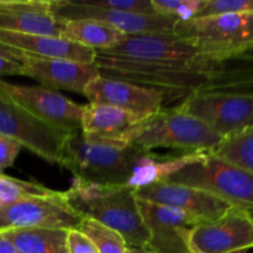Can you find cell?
<instances>
[{
    "label": "cell",
    "mask_w": 253,
    "mask_h": 253,
    "mask_svg": "<svg viewBox=\"0 0 253 253\" xmlns=\"http://www.w3.org/2000/svg\"><path fill=\"white\" fill-rule=\"evenodd\" d=\"M52 12L66 21L91 20L109 25L123 34L131 35H173L177 20L160 14L119 11L93 6L86 1L52 0Z\"/></svg>",
    "instance_id": "9"
},
{
    "label": "cell",
    "mask_w": 253,
    "mask_h": 253,
    "mask_svg": "<svg viewBox=\"0 0 253 253\" xmlns=\"http://www.w3.org/2000/svg\"><path fill=\"white\" fill-rule=\"evenodd\" d=\"M67 204L81 217H89L118 231L127 247H145L150 235L141 216L135 189L73 179L63 192Z\"/></svg>",
    "instance_id": "1"
},
{
    "label": "cell",
    "mask_w": 253,
    "mask_h": 253,
    "mask_svg": "<svg viewBox=\"0 0 253 253\" xmlns=\"http://www.w3.org/2000/svg\"><path fill=\"white\" fill-rule=\"evenodd\" d=\"M125 253H153L148 250L143 249V247H127Z\"/></svg>",
    "instance_id": "34"
},
{
    "label": "cell",
    "mask_w": 253,
    "mask_h": 253,
    "mask_svg": "<svg viewBox=\"0 0 253 253\" xmlns=\"http://www.w3.org/2000/svg\"><path fill=\"white\" fill-rule=\"evenodd\" d=\"M0 95L44 124L67 133L81 131L83 105L44 86L12 84L0 78Z\"/></svg>",
    "instance_id": "8"
},
{
    "label": "cell",
    "mask_w": 253,
    "mask_h": 253,
    "mask_svg": "<svg viewBox=\"0 0 253 253\" xmlns=\"http://www.w3.org/2000/svg\"><path fill=\"white\" fill-rule=\"evenodd\" d=\"M0 136L19 143L47 162L61 166L69 133L44 124L0 95Z\"/></svg>",
    "instance_id": "6"
},
{
    "label": "cell",
    "mask_w": 253,
    "mask_h": 253,
    "mask_svg": "<svg viewBox=\"0 0 253 253\" xmlns=\"http://www.w3.org/2000/svg\"><path fill=\"white\" fill-rule=\"evenodd\" d=\"M82 217L64 200L63 192L0 204V232L15 229L76 230Z\"/></svg>",
    "instance_id": "7"
},
{
    "label": "cell",
    "mask_w": 253,
    "mask_h": 253,
    "mask_svg": "<svg viewBox=\"0 0 253 253\" xmlns=\"http://www.w3.org/2000/svg\"><path fill=\"white\" fill-rule=\"evenodd\" d=\"M69 230L15 229L1 231L19 253H68Z\"/></svg>",
    "instance_id": "22"
},
{
    "label": "cell",
    "mask_w": 253,
    "mask_h": 253,
    "mask_svg": "<svg viewBox=\"0 0 253 253\" xmlns=\"http://www.w3.org/2000/svg\"><path fill=\"white\" fill-rule=\"evenodd\" d=\"M84 96L91 104L110 105L146 119L165 108L158 91L130 82L99 76L84 89Z\"/></svg>",
    "instance_id": "14"
},
{
    "label": "cell",
    "mask_w": 253,
    "mask_h": 253,
    "mask_svg": "<svg viewBox=\"0 0 253 253\" xmlns=\"http://www.w3.org/2000/svg\"><path fill=\"white\" fill-rule=\"evenodd\" d=\"M54 190L36 182H25L7 175L0 174V204L29 197H43L52 194Z\"/></svg>",
    "instance_id": "25"
},
{
    "label": "cell",
    "mask_w": 253,
    "mask_h": 253,
    "mask_svg": "<svg viewBox=\"0 0 253 253\" xmlns=\"http://www.w3.org/2000/svg\"><path fill=\"white\" fill-rule=\"evenodd\" d=\"M156 14L187 21L198 16L204 0H151Z\"/></svg>",
    "instance_id": "26"
},
{
    "label": "cell",
    "mask_w": 253,
    "mask_h": 253,
    "mask_svg": "<svg viewBox=\"0 0 253 253\" xmlns=\"http://www.w3.org/2000/svg\"><path fill=\"white\" fill-rule=\"evenodd\" d=\"M24 76L52 90L83 94L85 86L99 77L95 63H82L68 59H47L27 54L21 62Z\"/></svg>",
    "instance_id": "16"
},
{
    "label": "cell",
    "mask_w": 253,
    "mask_h": 253,
    "mask_svg": "<svg viewBox=\"0 0 253 253\" xmlns=\"http://www.w3.org/2000/svg\"><path fill=\"white\" fill-rule=\"evenodd\" d=\"M137 204L150 235L143 249L153 253H190V235L199 220L174 208L138 198Z\"/></svg>",
    "instance_id": "12"
},
{
    "label": "cell",
    "mask_w": 253,
    "mask_h": 253,
    "mask_svg": "<svg viewBox=\"0 0 253 253\" xmlns=\"http://www.w3.org/2000/svg\"><path fill=\"white\" fill-rule=\"evenodd\" d=\"M173 35L209 57H224L253 44V14H222L177 21Z\"/></svg>",
    "instance_id": "5"
},
{
    "label": "cell",
    "mask_w": 253,
    "mask_h": 253,
    "mask_svg": "<svg viewBox=\"0 0 253 253\" xmlns=\"http://www.w3.org/2000/svg\"><path fill=\"white\" fill-rule=\"evenodd\" d=\"M67 245L68 253H99L90 240L86 239L78 230H69Z\"/></svg>",
    "instance_id": "30"
},
{
    "label": "cell",
    "mask_w": 253,
    "mask_h": 253,
    "mask_svg": "<svg viewBox=\"0 0 253 253\" xmlns=\"http://www.w3.org/2000/svg\"><path fill=\"white\" fill-rule=\"evenodd\" d=\"M93 6L103 7L119 11L141 12V14H156L151 0H103V1H86Z\"/></svg>",
    "instance_id": "28"
},
{
    "label": "cell",
    "mask_w": 253,
    "mask_h": 253,
    "mask_svg": "<svg viewBox=\"0 0 253 253\" xmlns=\"http://www.w3.org/2000/svg\"><path fill=\"white\" fill-rule=\"evenodd\" d=\"M52 0H0V30L62 37L66 21L52 12Z\"/></svg>",
    "instance_id": "17"
},
{
    "label": "cell",
    "mask_w": 253,
    "mask_h": 253,
    "mask_svg": "<svg viewBox=\"0 0 253 253\" xmlns=\"http://www.w3.org/2000/svg\"><path fill=\"white\" fill-rule=\"evenodd\" d=\"M253 247V215L240 208L198 224L189 239L190 253H230Z\"/></svg>",
    "instance_id": "11"
},
{
    "label": "cell",
    "mask_w": 253,
    "mask_h": 253,
    "mask_svg": "<svg viewBox=\"0 0 253 253\" xmlns=\"http://www.w3.org/2000/svg\"><path fill=\"white\" fill-rule=\"evenodd\" d=\"M222 14H253V0H204L197 17Z\"/></svg>",
    "instance_id": "27"
},
{
    "label": "cell",
    "mask_w": 253,
    "mask_h": 253,
    "mask_svg": "<svg viewBox=\"0 0 253 253\" xmlns=\"http://www.w3.org/2000/svg\"><path fill=\"white\" fill-rule=\"evenodd\" d=\"M175 108L199 119L222 138L253 126V95L199 94Z\"/></svg>",
    "instance_id": "10"
},
{
    "label": "cell",
    "mask_w": 253,
    "mask_h": 253,
    "mask_svg": "<svg viewBox=\"0 0 253 253\" xmlns=\"http://www.w3.org/2000/svg\"><path fill=\"white\" fill-rule=\"evenodd\" d=\"M166 182L202 189L253 215V175L211 152L204 153Z\"/></svg>",
    "instance_id": "4"
},
{
    "label": "cell",
    "mask_w": 253,
    "mask_h": 253,
    "mask_svg": "<svg viewBox=\"0 0 253 253\" xmlns=\"http://www.w3.org/2000/svg\"><path fill=\"white\" fill-rule=\"evenodd\" d=\"M76 230L90 240L99 253H125L127 249L125 240L118 231L89 217H82Z\"/></svg>",
    "instance_id": "24"
},
{
    "label": "cell",
    "mask_w": 253,
    "mask_h": 253,
    "mask_svg": "<svg viewBox=\"0 0 253 253\" xmlns=\"http://www.w3.org/2000/svg\"><path fill=\"white\" fill-rule=\"evenodd\" d=\"M0 43L39 58L94 63L96 57V51L94 49L57 36L27 35L0 30Z\"/></svg>",
    "instance_id": "18"
},
{
    "label": "cell",
    "mask_w": 253,
    "mask_h": 253,
    "mask_svg": "<svg viewBox=\"0 0 253 253\" xmlns=\"http://www.w3.org/2000/svg\"><path fill=\"white\" fill-rule=\"evenodd\" d=\"M21 148L22 147L19 143L4 137V136H0V174H2L6 168L14 165Z\"/></svg>",
    "instance_id": "29"
},
{
    "label": "cell",
    "mask_w": 253,
    "mask_h": 253,
    "mask_svg": "<svg viewBox=\"0 0 253 253\" xmlns=\"http://www.w3.org/2000/svg\"><path fill=\"white\" fill-rule=\"evenodd\" d=\"M143 119L137 115L101 104L83 105L81 132L88 140L109 141L128 145L125 136Z\"/></svg>",
    "instance_id": "19"
},
{
    "label": "cell",
    "mask_w": 253,
    "mask_h": 253,
    "mask_svg": "<svg viewBox=\"0 0 253 253\" xmlns=\"http://www.w3.org/2000/svg\"><path fill=\"white\" fill-rule=\"evenodd\" d=\"M210 151L183 152L182 155L158 156L151 152H142L133 167L132 175L127 185L132 189L146 187L156 182L167 180L185 166L195 162Z\"/></svg>",
    "instance_id": "20"
},
{
    "label": "cell",
    "mask_w": 253,
    "mask_h": 253,
    "mask_svg": "<svg viewBox=\"0 0 253 253\" xmlns=\"http://www.w3.org/2000/svg\"><path fill=\"white\" fill-rule=\"evenodd\" d=\"M135 192L138 199L174 208L187 212L200 222L211 221L226 214L232 208H236L226 200L202 189L166 180L138 188Z\"/></svg>",
    "instance_id": "13"
},
{
    "label": "cell",
    "mask_w": 253,
    "mask_h": 253,
    "mask_svg": "<svg viewBox=\"0 0 253 253\" xmlns=\"http://www.w3.org/2000/svg\"><path fill=\"white\" fill-rule=\"evenodd\" d=\"M2 76H24L21 62L0 57V78Z\"/></svg>",
    "instance_id": "31"
},
{
    "label": "cell",
    "mask_w": 253,
    "mask_h": 253,
    "mask_svg": "<svg viewBox=\"0 0 253 253\" xmlns=\"http://www.w3.org/2000/svg\"><path fill=\"white\" fill-rule=\"evenodd\" d=\"M96 52L138 62H174L205 56L174 35H131L113 48Z\"/></svg>",
    "instance_id": "15"
},
{
    "label": "cell",
    "mask_w": 253,
    "mask_h": 253,
    "mask_svg": "<svg viewBox=\"0 0 253 253\" xmlns=\"http://www.w3.org/2000/svg\"><path fill=\"white\" fill-rule=\"evenodd\" d=\"M249 250H240V251H235V252H230V253H247Z\"/></svg>",
    "instance_id": "35"
},
{
    "label": "cell",
    "mask_w": 253,
    "mask_h": 253,
    "mask_svg": "<svg viewBox=\"0 0 253 253\" xmlns=\"http://www.w3.org/2000/svg\"><path fill=\"white\" fill-rule=\"evenodd\" d=\"M26 56H27L26 53L19 51V49H15V48H12V47L6 46V44L0 43V57L11 59V61L22 62L25 58H26Z\"/></svg>",
    "instance_id": "32"
},
{
    "label": "cell",
    "mask_w": 253,
    "mask_h": 253,
    "mask_svg": "<svg viewBox=\"0 0 253 253\" xmlns=\"http://www.w3.org/2000/svg\"><path fill=\"white\" fill-rule=\"evenodd\" d=\"M0 253H19L9 239L0 232Z\"/></svg>",
    "instance_id": "33"
},
{
    "label": "cell",
    "mask_w": 253,
    "mask_h": 253,
    "mask_svg": "<svg viewBox=\"0 0 253 253\" xmlns=\"http://www.w3.org/2000/svg\"><path fill=\"white\" fill-rule=\"evenodd\" d=\"M126 142L143 152L173 148L183 152L212 151L222 137L199 119L178 108H163L143 119L127 135Z\"/></svg>",
    "instance_id": "3"
},
{
    "label": "cell",
    "mask_w": 253,
    "mask_h": 253,
    "mask_svg": "<svg viewBox=\"0 0 253 253\" xmlns=\"http://www.w3.org/2000/svg\"><path fill=\"white\" fill-rule=\"evenodd\" d=\"M142 152L120 142L88 140L78 131L69 133L61 166L74 179L101 185H127Z\"/></svg>",
    "instance_id": "2"
},
{
    "label": "cell",
    "mask_w": 253,
    "mask_h": 253,
    "mask_svg": "<svg viewBox=\"0 0 253 253\" xmlns=\"http://www.w3.org/2000/svg\"><path fill=\"white\" fill-rule=\"evenodd\" d=\"M66 21V20H64ZM127 35L119 30L91 20L66 21L62 37L94 51H106L120 43Z\"/></svg>",
    "instance_id": "21"
},
{
    "label": "cell",
    "mask_w": 253,
    "mask_h": 253,
    "mask_svg": "<svg viewBox=\"0 0 253 253\" xmlns=\"http://www.w3.org/2000/svg\"><path fill=\"white\" fill-rule=\"evenodd\" d=\"M210 152L253 175V126L222 138Z\"/></svg>",
    "instance_id": "23"
}]
</instances>
